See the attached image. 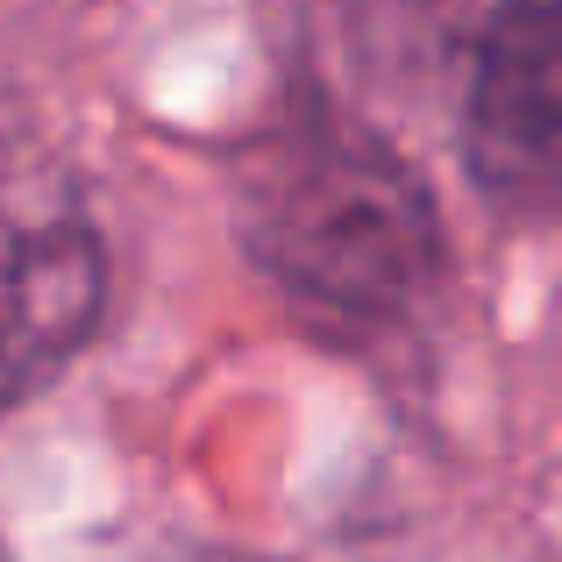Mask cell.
<instances>
[{
	"instance_id": "cell-1",
	"label": "cell",
	"mask_w": 562,
	"mask_h": 562,
	"mask_svg": "<svg viewBox=\"0 0 562 562\" xmlns=\"http://www.w3.org/2000/svg\"><path fill=\"white\" fill-rule=\"evenodd\" d=\"M249 257L285 300L335 328H384L441 278L427 186L357 122H306L249 179Z\"/></svg>"
},
{
	"instance_id": "cell-2",
	"label": "cell",
	"mask_w": 562,
	"mask_h": 562,
	"mask_svg": "<svg viewBox=\"0 0 562 562\" xmlns=\"http://www.w3.org/2000/svg\"><path fill=\"white\" fill-rule=\"evenodd\" d=\"M463 157L506 221H562V0H498L477 43Z\"/></svg>"
},
{
	"instance_id": "cell-3",
	"label": "cell",
	"mask_w": 562,
	"mask_h": 562,
	"mask_svg": "<svg viewBox=\"0 0 562 562\" xmlns=\"http://www.w3.org/2000/svg\"><path fill=\"white\" fill-rule=\"evenodd\" d=\"M100 314V243L86 228H43L0 257V406L71 357Z\"/></svg>"
}]
</instances>
